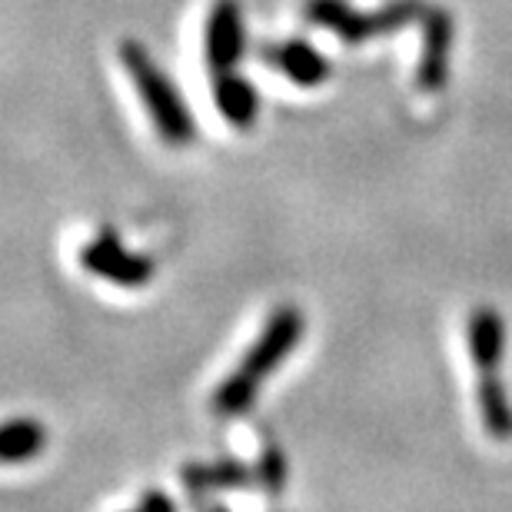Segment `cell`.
I'll list each match as a JSON object with an SVG mask.
<instances>
[{
    "mask_svg": "<svg viewBox=\"0 0 512 512\" xmlns=\"http://www.w3.org/2000/svg\"><path fill=\"white\" fill-rule=\"evenodd\" d=\"M306 330L303 316L293 306H283L270 316V323L263 326L260 340L250 346V353L243 356L240 366L233 370L227 383H220L217 396H213V413L220 416H240L256 403L260 386L270 380L273 370L280 366L286 356L293 353L296 340Z\"/></svg>",
    "mask_w": 512,
    "mask_h": 512,
    "instance_id": "obj_1",
    "label": "cell"
},
{
    "mask_svg": "<svg viewBox=\"0 0 512 512\" xmlns=\"http://www.w3.org/2000/svg\"><path fill=\"white\" fill-rule=\"evenodd\" d=\"M469 340H473V356L479 366V409H483L486 433L496 439L512 436V409L503 396L499 383V356H503V320L496 310H476L469 320Z\"/></svg>",
    "mask_w": 512,
    "mask_h": 512,
    "instance_id": "obj_2",
    "label": "cell"
},
{
    "mask_svg": "<svg viewBox=\"0 0 512 512\" xmlns=\"http://www.w3.org/2000/svg\"><path fill=\"white\" fill-rule=\"evenodd\" d=\"M124 64L130 70L133 84L140 87L143 104H147L160 137L173 143V147H187V143L197 137V130H193V117H190V110L183 107V97L177 94V87L160 74V67L153 64L147 50L137 44H124Z\"/></svg>",
    "mask_w": 512,
    "mask_h": 512,
    "instance_id": "obj_3",
    "label": "cell"
},
{
    "mask_svg": "<svg viewBox=\"0 0 512 512\" xmlns=\"http://www.w3.org/2000/svg\"><path fill=\"white\" fill-rule=\"evenodd\" d=\"M419 14H426L419 0H396V4H389L386 10H380V14H373V17L353 14L346 0H310V4H306V17H310L313 24L340 34L346 44H363V40H370L373 34H393V30L409 24V20H416Z\"/></svg>",
    "mask_w": 512,
    "mask_h": 512,
    "instance_id": "obj_4",
    "label": "cell"
},
{
    "mask_svg": "<svg viewBox=\"0 0 512 512\" xmlns=\"http://www.w3.org/2000/svg\"><path fill=\"white\" fill-rule=\"evenodd\" d=\"M80 260H84L90 273L104 276L107 283L127 286V290H137V286H143L153 276V263L147 256L127 253L114 233H100L94 243H87L80 250Z\"/></svg>",
    "mask_w": 512,
    "mask_h": 512,
    "instance_id": "obj_5",
    "label": "cell"
},
{
    "mask_svg": "<svg viewBox=\"0 0 512 512\" xmlns=\"http://www.w3.org/2000/svg\"><path fill=\"white\" fill-rule=\"evenodd\" d=\"M243 44H247V34H243V17L240 7L233 0H220L213 7L210 27H207V57L213 74H223L230 70L237 60L243 57Z\"/></svg>",
    "mask_w": 512,
    "mask_h": 512,
    "instance_id": "obj_6",
    "label": "cell"
},
{
    "mask_svg": "<svg viewBox=\"0 0 512 512\" xmlns=\"http://www.w3.org/2000/svg\"><path fill=\"white\" fill-rule=\"evenodd\" d=\"M449 47H453V17L443 7L426 10L423 60H419V87L443 90L449 74Z\"/></svg>",
    "mask_w": 512,
    "mask_h": 512,
    "instance_id": "obj_7",
    "label": "cell"
},
{
    "mask_svg": "<svg viewBox=\"0 0 512 512\" xmlns=\"http://www.w3.org/2000/svg\"><path fill=\"white\" fill-rule=\"evenodd\" d=\"M266 60H270L273 67H280L283 74L300 87H316L330 77L326 57H320L310 44H303V40H286L280 47H270L266 50Z\"/></svg>",
    "mask_w": 512,
    "mask_h": 512,
    "instance_id": "obj_8",
    "label": "cell"
},
{
    "mask_svg": "<svg viewBox=\"0 0 512 512\" xmlns=\"http://www.w3.org/2000/svg\"><path fill=\"white\" fill-rule=\"evenodd\" d=\"M47 433L34 419H10L0 423V466H17L44 453Z\"/></svg>",
    "mask_w": 512,
    "mask_h": 512,
    "instance_id": "obj_9",
    "label": "cell"
},
{
    "mask_svg": "<svg viewBox=\"0 0 512 512\" xmlns=\"http://www.w3.org/2000/svg\"><path fill=\"white\" fill-rule=\"evenodd\" d=\"M213 94H217V107L220 114L237 127H247L256 120V90L247 84V80L233 77L230 70L213 77Z\"/></svg>",
    "mask_w": 512,
    "mask_h": 512,
    "instance_id": "obj_10",
    "label": "cell"
},
{
    "mask_svg": "<svg viewBox=\"0 0 512 512\" xmlns=\"http://www.w3.org/2000/svg\"><path fill=\"white\" fill-rule=\"evenodd\" d=\"M140 512H173V506H170L167 499H163L160 493H150L147 499H143Z\"/></svg>",
    "mask_w": 512,
    "mask_h": 512,
    "instance_id": "obj_11",
    "label": "cell"
},
{
    "mask_svg": "<svg viewBox=\"0 0 512 512\" xmlns=\"http://www.w3.org/2000/svg\"><path fill=\"white\" fill-rule=\"evenodd\" d=\"M210 512H223V509H210Z\"/></svg>",
    "mask_w": 512,
    "mask_h": 512,
    "instance_id": "obj_12",
    "label": "cell"
}]
</instances>
